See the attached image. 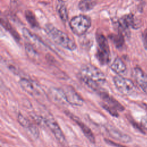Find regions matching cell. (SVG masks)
<instances>
[{"mask_svg":"<svg viewBox=\"0 0 147 147\" xmlns=\"http://www.w3.org/2000/svg\"><path fill=\"white\" fill-rule=\"evenodd\" d=\"M96 3V0H81L79 3V8L82 11L92 10Z\"/></svg>","mask_w":147,"mask_h":147,"instance_id":"obj_15","label":"cell"},{"mask_svg":"<svg viewBox=\"0 0 147 147\" xmlns=\"http://www.w3.org/2000/svg\"><path fill=\"white\" fill-rule=\"evenodd\" d=\"M19 83L21 88L29 94L34 95L38 94V91L32 81L26 78H22L20 79Z\"/></svg>","mask_w":147,"mask_h":147,"instance_id":"obj_13","label":"cell"},{"mask_svg":"<svg viewBox=\"0 0 147 147\" xmlns=\"http://www.w3.org/2000/svg\"><path fill=\"white\" fill-rule=\"evenodd\" d=\"M45 30L53 41L60 46L69 51H74L76 48L75 42L65 33L57 29L53 25H46Z\"/></svg>","mask_w":147,"mask_h":147,"instance_id":"obj_1","label":"cell"},{"mask_svg":"<svg viewBox=\"0 0 147 147\" xmlns=\"http://www.w3.org/2000/svg\"><path fill=\"white\" fill-rule=\"evenodd\" d=\"M1 25L5 28L7 30H8L11 35L14 37V38L17 40H20V35L18 34V33L13 28L10 24L8 22L7 20H6L5 18H1Z\"/></svg>","mask_w":147,"mask_h":147,"instance_id":"obj_17","label":"cell"},{"mask_svg":"<svg viewBox=\"0 0 147 147\" xmlns=\"http://www.w3.org/2000/svg\"><path fill=\"white\" fill-rule=\"evenodd\" d=\"M100 105L102 106V107L105 110H106L107 112H109L111 115L114 116V117H118V113L117 112V110L113 109V108L110 107V106H109L107 105H106L105 103L102 102L101 103Z\"/></svg>","mask_w":147,"mask_h":147,"instance_id":"obj_21","label":"cell"},{"mask_svg":"<svg viewBox=\"0 0 147 147\" xmlns=\"http://www.w3.org/2000/svg\"><path fill=\"white\" fill-rule=\"evenodd\" d=\"M72 32L77 36L84 34L90 28L91 22L90 18L84 15H79L74 17L69 23Z\"/></svg>","mask_w":147,"mask_h":147,"instance_id":"obj_3","label":"cell"},{"mask_svg":"<svg viewBox=\"0 0 147 147\" xmlns=\"http://www.w3.org/2000/svg\"><path fill=\"white\" fill-rule=\"evenodd\" d=\"M49 94L51 99L55 103L64 105L67 103L62 88H57L56 87L51 88Z\"/></svg>","mask_w":147,"mask_h":147,"instance_id":"obj_12","label":"cell"},{"mask_svg":"<svg viewBox=\"0 0 147 147\" xmlns=\"http://www.w3.org/2000/svg\"><path fill=\"white\" fill-rule=\"evenodd\" d=\"M99 95L102 98V99L103 100V102L105 103L110 107L113 108V109L117 111H122L124 110L125 109L124 107L119 102H118L115 99H114L111 96H110L105 91H103L102 92L99 94Z\"/></svg>","mask_w":147,"mask_h":147,"instance_id":"obj_11","label":"cell"},{"mask_svg":"<svg viewBox=\"0 0 147 147\" xmlns=\"http://www.w3.org/2000/svg\"><path fill=\"white\" fill-rule=\"evenodd\" d=\"M113 44L117 48H121L124 44V37L122 32H119L118 34H112L109 36Z\"/></svg>","mask_w":147,"mask_h":147,"instance_id":"obj_16","label":"cell"},{"mask_svg":"<svg viewBox=\"0 0 147 147\" xmlns=\"http://www.w3.org/2000/svg\"><path fill=\"white\" fill-rule=\"evenodd\" d=\"M45 124L51 130L54 134L56 140L63 145L64 147L67 146V142L65 138L64 134L63 133L60 126L56 121L51 116L47 117L44 119Z\"/></svg>","mask_w":147,"mask_h":147,"instance_id":"obj_6","label":"cell"},{"mask_svg":"<svg viewBox=\"0 0 147 147\" xmlns=\"http://www.w3.org/2000/svg\"><path fill=\"white\" fill-rule=\"evenodd\" d=\"M142 39L144 47L147 49V28L144 30L142 34Z\"/></svg>","mask_w":147,"mask_h":147,"instance_id":"obj_23","label":"cell"},{"mask_svg":"<svg viewBox=\"0 0 147 147\" xmlns=\"http://www.w3.org/2000/svg\"><path fill=\"white\" fill-rule=\"evenodd\" d=\"M141 125L142 127L147 131V114L144 115L141 119Z\"/></svg>","mask_w":147,"mask_h":147,"instance_id":"obj_22","label":"cell"},{"mask_svg":"<svg viewBox=\"0 0 147 147\" xmlns=\"http://www.w3.org/2000/svg\"><path fill=\"white\" fill-rule=\"evenodd\" d=\"M65 114L71 119H72L78 125H79V127L81 129L82 132L83 133L84 135L93 144L95 143V138L94 134L91 130V129L84 123H83L78 117L75 116V115L71 113L69 111H65Z\"/></svg>","mask_w":147,"mask_h":147,"instance_id":"obj_8","label":"cell"},{"mask_svg":"<svg viewBox=\"0 0 147 147\" xmlns=\"http://www.w3.org/2000/svg\"><path fill=\"white\" fill-rule=\"evenodd\" d=\"M72 147H82V146H78V145H74V146H72Z\"/></svg>","mask_w":147,"mask_h":147,"instance_id":"obj_24","label":"cell"},{"mask_svg":"<svg viewBox=\"0 0 147 147\" xmlns=\"http://www.w3.org/2000/svg\"><path fill=\"white\" fill-rule=\"evenodd\" d=\"M96 40L98 48L96 56L102 65L107 64L110 61V52L107 39L102 33H97Z\"/></svg>","mask_w":147,"mask_h":147,"instance_id":"obj_4","label":"cell"},{"mask_svg":"<svg viewBox=\"0 0 147 147\" xmlns=\"http://www.w3.org/2000/svg\"><path fill=\"white\" fill-rule=\"evenodd\" d=\"M113 82L117 89L125 95H131L135 92V86L129 79L118 75L113 78Z\"/></svg>","mask_w":147,"mask_h":147,"instance_id":"obj_5","label":"cell"},{"mask_svg":"<svg viewBox=\"0 0 147 147\" xmlns=\"http://www.w3.org/2000/svg\"><path fill=\"white\" fill-rule=\"evenodd\" d=\"M110 68L113 72L118 75L124 73L126 69V65L119 57H117L114 59Z\"/></svg>","mask_w":147,"mask_h":147,"instance_id":"obj_14","label":"cell"},{"mask_svg":"<svg viewBox=\"0 0 147 147\" xmlns=\"http://www.w3.org/2000/svg\"><path fill=\"white\" fill-rule=\"evenodd\" d=\"M62 90L68 103L75 106H81L83 105V99L73 87L69 85L65 86L62 88Z\"/></svg>","mask_w":147,"mask_h":147,"instance_id":"obj_7","label":"cell"},{"mask_svg":"<svg viewBox=\"0 0 147 147\" xmlns=\"http://www.w3.org/2000/svg\"><path fill=\"white\" fill-rule=\"evenodd\" d=\"M60 3L59 4L58 7H57V10L58 13L59 14V16L60 18L64 21L65 22L67 21L68 18V11L67 10V7L64 5V4L60 1Z\"/></svg>","mask_w":147,"mask_h":147,"instance_id":"obj_19","label":"cell"},{"mask_svg":"<svg viewBox=\"0 0 147 147\" xmlns=\"http://www.w3.org/2000/svg\"><path fill=\"white\" fill-rule=\"evenodd\" d=\"M25 16L26 21L28 22L29 25L33 28H36L39 27L38 23L33 13L30 10H26L25 13Z\"/></svg>","mask_w":147,"mask_h":147,"instance_id":"obj_18","label":"cell"},{"mask_svg":"<svg viewBox=\"0 0 147 147\" xmlns=\"http://www.w3.org/2000/svg\"><path fill=\"white\" fill-rule=\"evenodd\" d=\"M82 79H87L100 84V85L106 82L105 74L98 68L90 64L82 65L80 69Z\"/></svg>","mask_w":147,"mask_h":147,"instance_id":"obj_2","label":"cell"},{"mask_svg":"<svg viewBox=\"0 0 147 147\" xmlns=\"http://www.w3.org/2000/svg\"><path fill=\"white\" fill-rule=\"evenodd\" d=\"M25 50L26 53L29 57L34 59H36L37 57V53L34 49L32 47V46L29 44L25 45Z\"/></svg>","mask_w":147,"mask_h":147,"instance_id":"obj_20","label":"cell"},{"mask_svg":"<svg viewBox=\"0 0 147 147\" xmlns=\"http://www.w3.org/2000/svg\"><path fill=\"white\" fill-rule=\"evenodd\" d=\"M106 129L109 136L114 140L123 143H128L131 141V138L129 135L123 133L112 126H107Z\"/></svg>","mask_w":147,"mask_h":147,"instance_id":"obj_9","label":"cell"},{"mask_svg":"<svg viewBox=\"0 0 147 147\" xmlns=\"http://www.w3.org/2000/svg\"><path fill=\"white\" fill-rule=\"evenodd\" d=\"M133 76L138 86L147 94V74L140 68L137 67L134 69Z\"/></svg>","mask_w":147,"mask_h":147,"instance_id":"obj_10","label":"cell"}]
</instances>
